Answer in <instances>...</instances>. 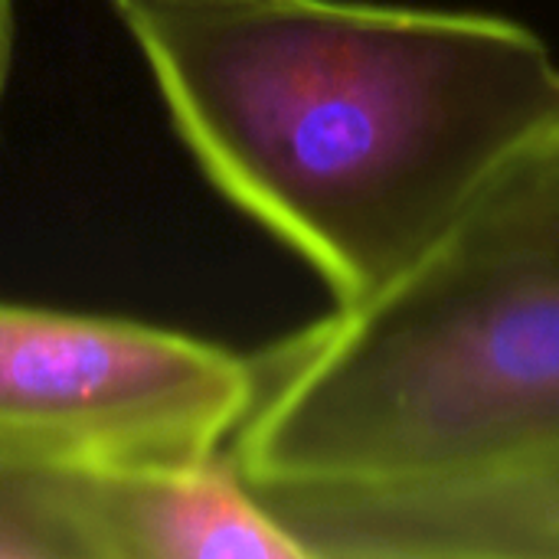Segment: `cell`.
I'll use <instances>...</instances> for the list:
<instances>
[{
  "instance_id": "cell-1",
  "label": "cell",
  "mask_w": 559,
  "mask_h": 559,
  "mask_svg": "<svg viewBox=\"0 0 559 559\" xmlns=\"http://www.w3.org/2000/svg\"><path fill=\"white\" fill-rule=\"evenodd\" d=\"M203 177L354 305L559 134L527 26L354 0H111Z\"/></svg>"
},
{
  "instance_id": "cell-2",
  "label": "cell",
  "mask_w": 559,
  "mask_h": 559,
  "mask_svg": "<svg viewBox=\"0 0 559 559\" xmlns=\"http://www.w3.org/2000/svg\"><path fill=\"white\" fill-rule=\"evenodd\" d=\"M259 495H419L559 455V134L393 282L252 354Z\"/></svg>"
},
{
  "instance_id": "cell-3",
  "label": "cell",
  "mask_w": 559,
  "mask_h": 559,
  "mask_svg": "<svg viewBox=\"0 0 559 559\" xmlns=\"http://www.w3.org/2000/svg\"><path fill=\"white\" fill-rule=\"evenodd\" d=\"M252 357L134 318L0 301V462L147 472L226 452Z\"/></svg>"
},
{
  "instance_id": "cell-4",
  "label": "cell",
  "mask_w": 559,
  "mask_h": 559,
  "mask_svg": "<svg viewBox=\"0 0 559 559\" xmlns=\"http://www.w3.org/2000/svg\"><path fill=\"white\" fill-rule=\"evenodd\" d=\"M259 498L308 557H559V455L445 491Z\"/></svg>"
},
{
  "instance_id": "cell-5",
  "label": "cell",
  "mask_w": 559,
  "mask_h": 559,
  "mask_svg": "<svg viewBox=\"0 0 559 559\" xmlns=\"http://www.w3.org/2000/svg\"><path fill=\"white\" fill-rule=\"evenodd\" d=\"M62 521L72 557L295 559L298 537L223 455L147 472H69Z\"/></svg>"
},
{
  "instance_id": "cell-6",
  "label": "cell",
  "mask_w": 559,
  "mask_h": 559,
  "mask_svg": "<svg viewBox=\"0 0 559 559\" xmlns=\"http://www.w3.org/2000/svg\"><path fill=\"white\" fill-rule=\"evenodd\" d=\"M16 26H20V0H0V102L10 88L13 59H16Z\"/></svg>"
}]
</instances>
